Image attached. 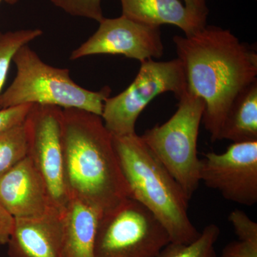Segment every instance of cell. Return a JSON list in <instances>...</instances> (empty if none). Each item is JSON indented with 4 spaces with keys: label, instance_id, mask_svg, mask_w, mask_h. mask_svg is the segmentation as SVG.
Instances as JSON below:
<instances>
[{
    "label": "cell",
    "instance_id": "8fae6325",
    "mask_svg": "<svg viewBox=\"0 0 257 257\" xmlns=\"http://www.w3.org/2000/svg\"><path fill=\"white\" fill-rule=\"evenodd\" d=\"M0 204L15 218L42 215L55 207L30 157L0 177Z\"/></svg>",
    "mask_w": 257,
    "mask_h": 257
},
{
    "label": "cell",
    "instance_id": "9c48e42d",
    "mask_svg": "<svg viewBox=\"0 0 257 257\" xmlns=\"http://www.w3.org/2000/svg\"><path fill=\"white\" fill-rule=\"evenodd\" d=\"M200 182L229 202L252 207L257 202V140L231 143L223 153L200 159Z\"/></svg>",
    "mask_w": 257,
    "mask_h": 257
},
{
    "label": "cell",
    "instance_id": "5b68a950",
    "mask_svg": "<svg viewBox=\"0 0 257 257\" xmlns=\"http://www.w3.org/2000/svg\"><path fill=\"white\" fill-rule=\"evenodd\" d=\"M178 100L170 119L146 130L140 138L190 201L200 183L197 142L204 103L187 89Z\"/></svg>",
    "mask_w": 257,
    "mask_h": 257
},
{
    "label": "cell",
    "instance_id": "5bb4252c",
    "mask_svg": "<svg viewBox=\"0 0 257 257\" xmlns=\"http://www.w3.org/2000/svg\"><path fill=\"white\" fill-rule=\"evenodd\" d=\"M100 213L75 197L64 211L63 257H94V240Z\"/></svg>",
    "mask_w": 257,
    "mask_h": 257
},
{
    "label": "cell",
    "instance_id": "4fadbf2b",
    "mask_svg": "<svg viewBox=\"0 0 257 257\" xmlns=\"http://www.w3.org/2000/svg\"><path fill=\"white\" fill-rule=\"evenodd\" d=\"M122 15L150 26L171 25L192 36L207 25L179 0H120Z\"/></svg>",
    "mask_w": 257,
    "mask_h": 257
},
{
    "label": "cell",
    "instance_id": "7402d4cb",
    "mask_svg": "<svg viewBox=\"0 0 257 257\" xmlns=\"http://www.w3.org/2000/svg\"><path fill=\"white\" fill-rule=\"evenodd\" d=\"M219 257H257V243L231 241L224 248Z\"/></svg>",
    "mask_w": 257,
    "mask_h": 257
},
{
    "label": "cell",
    "instance_id": "e0dca14e",
    "mask_svg": "<svg viewBox=\"0 0 257 257\" xmlns=\"http://www.w3.org/2000/svg\"><path fill=\"white\" fill-rule=\"evenodd\" d=\"M28 156L24 122L0 132V177Z\"/></svg>",
    "mask_w": 257,
    "mask_h": 257
},
{
    "label": "cell",
    "instance_id": "6da1fadb",
    "mask_svg": "<svg viewBox=\"0 0 257 257\" xmlns=\"http://www.w3.org/2000/svg\"><path fill=\"white\" fill-rule=\"evenodd\" d=\"M187 91L204 103L202 123L211 141H219L233 103L257 82V52L229 30L208 26L189 37H174Z\"/></svg>",
    "mask_w": 257,
    "mask_h": 257
},
{
    "label": "cell",
    "instance_id": "2e32d148",
    "mask_svg": "<svg viewBox=\"0 0 257 257\" xmlns=\"http://www.w3.org/2000/svg\"><path fill=\"white\" fill-rule=\"evenodd\" d=\"M220 232L217 225H207L195 241L189 243L170 242L157 257H216L215 244Z\"/></svg>",
    "mask_w": 257,
    "mask_h": 257
},
{
    "label": "cell",
    "instance_id": "3957f363",
    "mask_svg": "<svg viewBox=\"0 0 257 257\" xmlns=\"http://www.w3.org/2000/svg\"><path fill=\"white\" fill-rule=\"evenodd\" d=\"M112 138L131 197L156 216L167 230L171 242L195 241L200 231L189 219V200L177 181L137 133Z\"/></svg>",
    "mask_w": 257,
    "mask_h": 257
},
{
    "label": "cell",
    "instance_id": "44dd1931",
    "mask_svg": "<svg viewBox=\"0 0 257 257\" xmlns=\"http://www.w3.org/2000/svg\"><path fill=\"white\" fill-rule=\"evenodd\" d=\"M32 106L28 104L0 109V132L23 123Z\"/></svg>",
    "mask_w": 257,
    "mask_h": 257
},
{
    "label": "cell",
    "instance_id": "9a60e30c",
    "mask_svg": "<svg viewBox=\"0 0 257 257\" xmlns=\"http://www.w3.org/2000/svg\"><path fill=\"white\" fill-rule=\"evenodd\" d=\"M231 143L257 140V82L233 103L221 127L219 140Z\"/></svg>",
    "mask_w": 257,
    "mask_h": 257
},
{
    "label": "cell",
    "instance_id": "ac0fdd59",
    "mask_svg": "<svg viewBox=\"0 0 257 257\" xmlns=\"http://www.w3.org/2000/svg\"><path fill=\"white\" fill-rule=\"evenodd\" d=\"M42 33L40 29L0 32V96L15 54L22 47L41 36Z\"/></svg>",
    "mask_w": 257,
    "mask_h": 257
},
{
    "label": "cell",
    "instance_id": "8992f818",
    "mask_svg": "<svg viewBox=\"0 0 257 257\" xmlns=\"http://www.w3.org/2000/svg\"><path fill=\"white\" fill-rule=\"evenodd\" d=\"M170 242L156 216L136 199L127 197L99 216L94 257H157Z\"/></svg>",
    "mask_w": 257,
    "mask_h": 257
},
{
    "label": "cell",
    "instance_id": "30bf717a",
    "mask_svg": "<svg viewBox=\"0 0 257 257\" xmlns=\"http://www.w3.org/2000/svg\"><path fill=\"white\" fill-rule=\"evenodd\" d=\"M92 36L74 50L71 60L94 55H120L143 62L164 55L160 27L138 23L121 15L104 18Z\"/></svg>",
    "mask_w": 257,
    "mask_h": 257
},
{
    "label": "cell",
    "instance_id": "603a6c76",
    "mask_svg": "<svg viewBox=\"0 0 257 257\" xmlns=\"http://www.w3.org/2000/svg\"><path fill=\"white\" fill-rule=\"evenodd\" d=\"M15 218L0 204V244H7L13 229Z\"/></svg>",
    "mask_w": 257,
    "mask_h": 257
},
{
    "label": "cell",
    "instance_id": "7c38bea8",
    "mask_svg": "<svg viewBox=\"0 0 257 257\" xmlns=\"http://www.w3.org/2000/svg\"><path fill=\"white\" fill-rule=\"evenodd\" d=\"M64 211L50 208L42 215L15 218L10 257H63Z\"/></svg>",
    "mask_w": 257,
    "mask_h": 257
},
{
    "label": "cell",
    "instance_id": "cb8c5ba5",
    "mask_svg": "<svg viewBox=\"0 0 257 257\" xmlns=\"http://www.w3.org/2000/svg\"><path fill=\"white\" fill-rule=\"evenodd\" d=\"M184 5L202 21L207 23L209 9L207 6V0H184Z\"/></svg>",
    "mask_w": 257,
    "mask_h": 257
},
{
    "label": "cell",
    "instance_id": "ffe728a7",
    "mask_svg": "<svg viewBox=\"0 0 257 257\" xmlns=\"http://www.w3.org/2000/svg\"><path fill=\"white\" fill-rule=\"evenodd\" d=\"M238 239L246 242L257 243V223L240 209H235L228 216Z\"/></svg>",
    "mask_w": 257,
    "mask_h": 257
},
{
    "label": "cell",
    "instance_id": "277c9868",
    "mask_svg": "<svg viewBox=\"0 0 257 257\" xmlns=\"http://www.w3.org/2000/svg\"><path fill=\"white\" fill-rule=\"evenodd\" d=\"M13 62L16 77L2 93L0 109L37 104L102 114L104 101L110 96V87L106 86L97 92L84 89L72 80L68 69L45 63L28 45L17 52Z\"/></svg>",
    "mask_w": 257,
    "mask_h": 257
},
{
    "label": "cell",
    "instance_id": "52a82bcc",
    "mask_svg": "<svg viewBox=\"0 0 257 257\" xmlns=\"http://www.w3.org/2000/svg\"><path fill=\"white\" fill-rule=\"evenodd\" d=\"M187 89L183 64L178 58L144 61L133 83L118 95L104 101L101 119L112 136L134 135L139 116L155 98L172 92L179 99Z\"/></svg>",
    "mask_w": 257,
    "mask_h": 257
},
{
    "label": "cell",
    "instance_id": "7a4b0ae2",
    "mask_svg": "<svg viewBox=\"0 0 257 257\" xmlns=\"http://www.w3.org/2000/svg\"><path fill=\"white\" fill-rule=\"evenodd\" d=\"M62 147L69 197L77 198L101 214L131 197L112 135L101 116L77 108L63 109Z\"/></svg>",
    "mask_w": 257,
    "mask_h": 257
},
{
    "label": "cell",
    "instance_id": "d6986e66",
    "mask_svg": "<svg viewBox=\"0 0 257 257\" xmlns=\"http://www.w3.org/2000/svg\"><path fill=\"white\" fill-rule=\"evenodd\" d=\"M57 8L74 17L90 19L100 23L104 18L101 0H50Z\"/></svg>",
    "mask_w": 257,
    "mask_h": 257
},
{
    "label": "cell",
    "instance_id": "d4e9b609",
    "mask_svg": "<svg viewBox=\"0 0 257 257\" xmlns=\"http://www.w3.org/2000/svg\"><path fill=\"white\" fill-rule=\"evenodd\" d=\"M3 1L6 2L7 3L10 5H15V3H18L19 0H0V3Z\"/></svg>",
    "mask_w": 257,
    "mask_h": 257
},
{
    "label": "cell",
    "instance_id": "ba28073f",
    "mask_svg": "<svg viewBox=\"0 0 257 257\" xmlns=\"http://www.w3.org/2000/svg\"><path fill=\"white\" fill-rule=\"evenodd\" d=\"M63 109L32 104L25 121L28 157L41 175L52 204L64 210L69 202L64 177Z\"/></svg>",
    "mask_w": 257,
    "mask_h": 257
}]
</instances>
